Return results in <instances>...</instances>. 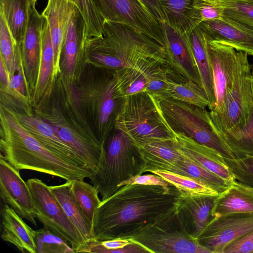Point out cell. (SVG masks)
I'll use <instances>...</instances> for the list:
<instances>
[{"instance_id":"7","label":"cell","mask_w":253,"mask_h":253,"mask_svg":"<svg viewBox=\"0 0 253 253\" xmlns=\"http://www.w3.org/2000/svg\"><path fill=\"white\" fill-rule=\"evenodd\" d=\"M26 182L31 192L35 216L43 227L65 240L75 253H85L88 244L68 217L49 186L36 178Z\"/></svg>"},{"instance_id":"26","label":"cell","mask_w":253,"mask_h":253,"mask_svg":"<svg viewBox=\"0 0 253 253\" xmlns=\"http://www.w3.org/2000/svg\"><path fill=\"white\" fill-rule=\"evenodd\" d=\"M35 4V2L30 3L26 29L20 46L30 69L35 67L41 55L42 31L46 20L38 12Z\"/></svg>"},{"instance_id":"20","label":"cell","mask_w":253,"mask_h":253,"mask_svg":"<svg viewBox=\"0 0 253 253\" xmlns=\"http://www.w3.org/2000/svg\"><path fill=\"white\" fill-rule=\"evenodd\" d=\"M73 3L68 0H48L41 13L48 23L54 52L53 72L58 69L62 45Z\"/></svg>"},{"instance_id":"39","label":"cell","mask_w":253,"mask_h":253,"mask_svg":"<svg viewBox=\"0 0 253 253\" xmlns=\"http://www.w3.org/2000/svg\"><path fill=\"white\" fill-rule=\"evenodd\" d=\"M35 243L38 253H75L65 240L44 227L36 230Z\"/></svg>"},{"instance_id":"51","label":"cell","mask_w":253,"mask_h":253,"mask_svg":"<svg viewBox=\"0 0 253 253\" xmlns=\"http://www.w3.org/2000/svg\"><path fill=\"white\" fill-rule=\"evenodd\" d=\"M252 79H253V64L252 65Z\"/></svg>"},{"instance_id":"10","label":"cell","mask_w":253,"mask_h":253,"mask_svg":"<svg viewBox=\"0 0 253 253\" xmlns=\"http://www.w3.org/2000/svg\"><path fill=\"white\" fill-rule=\"evenodd\" d=\"M105 19L126 25L154 39L164 47L162 25L140 0H91Z\"/></svg>"},{"instance_id":"14","label":"cell","mask_w":253,"mask_h":253,"mask_svg":"<svg viewBox=\"0 0 253 253\" xmlns=\"http://www.w3.org/2000/svg\"><path fill=\"white\" fill-rule=\"evenodd\" d=\"M161 24L164 47L172 71L184 81L190 80L202 85L187 34L180 33L166 22Z\"/></svg>"},{"instance_id":"30","label":"cell","mask_w":253,"mask_h":253,"mask_svg":"<svg viewBox=\"0 0 253 253\" xmlns=\"http://www.w3.org/2000/svg\"><path fill=\"white\" fill-rule=\"evenodd\" d=\"M181 153L182 155V159L171 172L201 181L219 193L233 185Z\"/></svg>"},{"instance_id":"5","label":"cell","mask_w":253,"mask_h":253,"mask_svg":"<svg viewBox=\"0 0 253 253\" xmlns=\"http://www.w3.org/2000/svg\"><path fill=\"white\" fill-rule=\"evenodd\" d=\"M105 158L100 169L89 178L104 200L119 189L118 184L143 173L144 162L133 141L124 132L117 131L105 147Z\"/></svg>"},{"instance_id":"3","label":"cell","mask_w":253,"mask_h":253,"mask_svg":"<svg viewBox=\"0 0 253 253\" xmlns=\"http://www.w3.org/2000/svg\"><path fill=\"white\" fill-rule=\"evenodd\" d=\"M15 135L1 141V154L15 169H29L56 176L66 181L89 178L94 171L54 154L38 140L13 115H6Z\"/></svg>"},{"instance_id":"23","label":"cell","mask_w":253,"mask_h":253,"mask_svg":"<svg viewBox=\"0 0 253 253\" xmlns=\"http://www.w3.org/2000/svg\"><path fill=\"white\" fill-rule=\"evenodd\" d=\"M194 59L199 73L202 85L209 100L208 108L212 110L215 105L213 73L208 50L207 38L199 25L187 33Z\"/></svg>"},{"instance_id":"22","label":"cell","mask_w":253,"mask_h":253,"mask_svg":"<svg viewBox=\"0 0 253 253\" xmlns=\"http://www.w3.org/2000/svg\"><path fill=\"white\" fill-rule=\"evenodd\" d=\"M20 122L38 140L54 154L74 163L87 166L76 152L59 138L51 125L28 116L21 117Z\"/></svg>"},{"instance_id":"6","label":"cell","mask_w":253,"mask_h":253,"mask_svg":"<svg viewBox=\"0 0 253 253\" xmlns=\"http://www.w3.org/2000/svg\"><path fill=\"white\" fill-rule=\"evenodd\" d=\"M159 102L164 118L174 133L184 135L211 147L224 157L235 158L206 108L172 98L161 100Z\"/></svg>"},{"instance_id":"31","label":"cell","mask_w":253,"mask_h":253,"mask_svg":"<svg viewBox=\"0 0 253 253\" xmlns=\"http://www.w3.org/2000/svg\"><path fill=\"white\" fill-rule=\"evenodd\" d=\"M151 172L160 176L174 186L181 196H217L220 194L211 187L193 178L168 170H154Z\"/></svg>"},{"instance_id":"4","label":"cell","mask_w":253,"mask_h":253,"mask_svg":"<svg viewBox=\"0 0 253 253\" xmlns=\"http://www.w3.org/2000/svg\"><path fill=\"white\" fill-rule=\"evenodd\" d=\"M115 127L126 133L134 143L174 137L162 114L159 100L147 92L122 99Z\"/></svg>"},{"instance_id":"21","label":"cell","mask_w":253,"mask_h":253,"mask_svg":"<svg viewBox=\"0 0 253 253\" xmlns=\"http://www.w3.org/2000/svg\"><path fill=\"white\" fill-rule=\"evenodd\" d=\"M163 64H168L152 61L137 67L115 70L114 73L115 97L123 99L146 92L150 77Z\"/></svg>"},{"instance_id":"48","label":"cell","mask_w":253,"mask_h":253,"mask_svg":"<svg viewBox=\"0 0 253 253\" xmlns=\"http://www.w3.org/2000/svg\"><path fill=\"white\" fill-rule=\"evenodd\" d=\"M0 78L2 83L6 86H8L10 81V75L7 70L2 57L0 59Z\"/></svg>"},{"instance_id":"44","label":"cell","mask_w":253,"mask_h":253,"mask_svg":"<svg viewBox=\"0 0 253 253\" xmlns=\"http://www.w3.org/2000/svg\"><path fill=\"white\" fill-rule=\"evenodd\" d=\"M128 184H143L150 185H159L166 190L169 191L173 187L170 183L163 179L160 176L154 174L137 175L125 180L118 184L120 188L123 186Z\"/></svg>"},{"instance_id":"9","label":"cell","mask_w":253,"mask_h":253,"mask_svg":"<svg viewBox=\"0 0 253 253\" xmlns=\"http://www.w3.org/2000/svg\"><path fill=\"white\" fill-rule=\"evenodd\" d=\"M150 253H211L184 229L177 211L171 217L128 239Z\"/></svg>"},{"instance_id":"33","label":"cell","mask_w":253,"mask_h":253,"mask_svg":"<svg viewBox=\"0 0 253 253\" xmlns=\"http://www.w3.org/2000/svg\"><path fill=\"white\" fill-rule=\"evenodd\" d=\"M71 190L84 216L93 227L95 213L101 201L98 189L84 180L76 179L72 181Z\"/></svg>"},{"instance_id":"38","label":"cell","mask_w":253,"mask_h":253,"mask_svg":"<svg viewBox=\"0 0 253 253\" xmlns=\"http://www.w3.org/2000/svg\"><path fill=\"white\" fill-rule=\"evenodd\" d=\"M144 248L128 239L117 238L104 241L94 240L88 245L85 253H142Z\"/></svg>"},{"instance_id":"24","label":"cell","mask_w":253,"mask_h":253,"mask_svg":"<svg viewBox=\"0 0 253 253\" xmlns=\"http://www.w3.org/2000/svg\"><path fill=\"white\" fill-rule=\"evenodd\" d=\"M88 39L85 21L81 12L73 3L69 24L62 45L65 68L71 75L81 48L86 43Z\"/></svg>"},{"instance_id":"17","label":"cell","mask_w":253,"mask_h":253,"mask_svg":"<svg viewBox=\"0 0 253 253\" xmlns=\"http://www.w3.org/2000/svg\"><path fill=\"white\" fill-rule=\"evenodd\" d=\"M217 196H180L178 215L184 229L192 237L198 239L211 219V210Z\"/></svg>"},{"instance_id":"34","label":"cell","mask_w":253,"mask_h":253,"mask_svg":"<svg viewBox=\"0 0 253 253\" xmlns=\"http://www.w3.org/2000/svg\"><path fill=\"white\" fill-rule=\"evenodd\" d=\"M220 8L223 17L253 29V3L238 0H205Z\"/></svg>"},{"instance_id":"41","label":"cell","mask_w":253,"mask_h":253,"mask_svg":"<svg viewBox=\"0 0 253 253\" xmlns=\"http://www.w3.org/2000/svg\"><path fill=\"white\" fill-rule=\"evenodd\" d=\"M0 48L7 70L11 73L16 57L20 52V46L13 38L3 15L0 13Z\"/></svg>"},{"instance_id":"27","label":"cell","mask_w":253,"mask_h":253,"mask_svg":"<svg viewBox=\"0 0 253 253\" xmlns=\"http://www.w3.org/2000/svg\"><path fill=\"white\" fill-rule=\"evenodd\" d=\"M239 213H253V197L233 185L216 197L211 216Z\"/></svg>"},{"instance_id":"16","label":"cell","mask_w":253,"mask_h":253,"mask_svg":"<svg viewBox=\"0 0 253 253\" xmlns=\"http://www.w3.org/2000/svg\"><path fill=\"white\" fill-rule=\"evenodd\" d=\"M174 135L176 146L181 153L233 185L234 176L220 153L184 135L174 133Z\"/></svg>"},{"instance_id":"1","label":"cell","mask_w":253,"mask_h":253,"mask_svg":"<svg viewBox=\"0 0 253 253\" xmlns=\"http://www.w3.org/2000/svg\"><path fill=\"white\" fill-rule=\"evenodd\" d=\"M180 194L159 185L128 184L101 200L94 218L95 240L129 239L146 228L172 216Z\"/></svg>"},{"instance_id":"42","label":"cell","mask_w":253,"mask_h":253,"mask_svg":"<svg viewBox=\"0 0 253 253\" xmlns=\"http://www.w3.org/2000/svg\"><path fill=\"white\" fill-rule=\"evenodd\" d=\"M224 159L234 176L235 182L253 188V156Z\"/></svg>"},{"instance_id":"2","label":"cell","mask_w":253,"mask_h":253,"mask_svg":"<svg viewBox=\"0 0 253 253\" xmlns=\"http://www.w3.org/2000/svg\"><path fill=\"white\" fill-rule=\"evenodd\" d=\"M91 58L109 68L137 67L152 61L168 64L165 48L154 39L126 25L105 21L102 37L88 38Z\"/></svg>"},{"instance_id":"29","label":"cell","mask_w":253,"mask_h":253,"mask_svg":"<svg viewBox=\"0 0 253 253\" xmlns=\"http://www.w3.org/2000/svg\"><path fill=\"white\" fill-rule=\"evenodd\" d=\"M166 22L181 34L190 32L194 0H160Z\"/></svg>"},{"instance_id":"13","label":"cell","mask_w":253,"mask_h":253,"mask_svg":"<svg viewBox=\"0 0 253 253\" xmlns=\"http://www.w3.org/2000/svg\"><path fill=\"white\" fill-rule=\"evenodd\" d=\"M0 195L5 204L9 205L23 218L37 226L34 205L30 189L15 169L0 155Z\"/></svg>"},{"instance_id":"53","label":"cell","mask_w":253,"mask_h":253,"mask_svg":"<svg viewBox=\"0 0 253 253\" xmlns=\"http://www.w3.org/2000/svg\"><path fill=\"white\" fill-rule=\"evenodd\" d=\"M30 0L31 2H36V1H37V0Z\"/></svg>"},{"instance_id":"40","label":"cell","mask_w":253,"mask_h":253,"mask_svg":"<svg viewBox=\"0 0 253 253\" xmlns=\"http://www.w3.org/2000/svg\"><path fill=\"white\" fill-rule=\"evenodd\" d=\"M54 52L49 27L45 20L42 31L41 66L38 79L40 88L44 87L53 68Z\"/></svg>"},{"instance_id":"28","label":"cell","mask_w":253,"mask_h":253,"mask_svg":"<svg viewBox=\"0 0 253 253\" xmlns=\"http://www.w3.org/2000/svg\"><path fill=\"white\" fill-rule=\"evenodd\" d=\"M31 2L30 0H0V13L19 46L25 33Z\"/></svg>"},{"instance_id":"25","label":"cell","mask_w":253,"mask_h":253,"mask_svg":"<svg viewBox=\"0 0 253 253\" xmlns=\"http://www.w3.org/2000/svg\"><path fill=\"white\" fill-rule=\"evenodd\" d=\"M72 181L49 186L66 214L88 244L94 241L93 227L84 216L71 190Z\"/></svg>"},{"instance_id":"52","label":"cell","mask_w":253,"mask_h":253,"mask_svg":"<svg viewBox=\"0 0 253 253\" xmlns=\"http://www.w3.org/2000/svg\"><path fill=\"white\" fill-rule=\"evenodd\" d=\"M252 91H253V79H252Z\"/></svg>"},{"instance_id":"15","label":"cell","mask_w":253,"mask_h":253,"mask_svg":"<svg viewBox=\"0 0 253 253\" xmlns=\"http://www.w3.org/2000/svg\"><path fill=\"white\" fill-rule=\"evenodd\" d=\"M199 26L212 41L253 56V29L222 17L206 21Z\"/></svg>"},{"instance_id":"43","label":"cell","mask_w":253,"mask_h":253,"mask_svg":"<svg viewBox=\"0 0 253 253\" xmlns=\"http://www.w3.org/2000/svg\"><path fill=\"white\" fill-rule=\"evenodd\" d=\"M223 17L222 10L205 0H194L191 17L192 29L204 21L220 19Z\"/></svg>"},{"instance_id":"37","label":"cell","mask_w":253,"mask_h":253,"mask_svg":"<svg viewBox=\"0 0 253 253\" xmlns=\"http://www.w3.org/2000/svg\"><path fill=\"white\" fill-rule=\"evenodd\" d=\"M78 8L84 17L86 26L88 38L102 37L105 19L91 0H68Z\"/></svg>"},{"instance_id":"32","label":"cell","mask_w":253,"mask_h":253,"mask_svg":"<svg viewBox=\"0 0 253 253\" xmlns=\"http://www.w3.org/2000/svg\"><path fill=\"white\" fill-rule=\"evenodd\" d=\"M169 84V98L201 108L209 106L208 96L202 85L190 80L171 81Z\"/></svg>"},{"instance_id":"49","label":"cell","mask_w":253,"mask_h":253,"mask_svg":"<svg viewBox=\"0 0 253 253\" xmlns=\"http://www.w3.org/2000/svg\"><path fill=\"white\" fill-rule=\"evenodd\" d=\"M233 185L240 190L245 192V193L253 197V188L245 186L236 182L234 183Z\"/></svg>"},{"instance_id":"8","label":"cell","mask_w":253,"mask_h":253,"mask_svg":"<svg viewBox=\"0 0 253 253\" xmlns=\"http://www.w3.org/2000/svg\"><path fill=\"white\" fill-rule=\"evenodd\" d=\"M248 54L237 52L232 86L225 95L220 133L231 134L245 127L253 111L252 66Z\"/></svg>"},{"instance_id":"36","label":"cell","mask_w":253,"mask_h":253,"mask_svg":"<svg viewBox=\"0 0 253 253\" xmlns=\"http://www.w3.org/2000/svg\"><path fill=\"white\" fill-rule=\"evenodd\" d=\"M122 99H117L115 95L114 76L105 86L101 96L98 113L100 125L105 130L109 129L115 120Z\"/></svg>"},{"instance_id":"18","label":"cell","mask_w":253,"mask_h":253,"mask_svg":"<svg viewBox=\"0 0 253 253\" xmlns=\"http://www.w3.org/2000/svg\"><path fill=\"white\" fill-rule=\"evenodd\" d=\"M174 137L135 143L144 162L143 173L158 170L171 171L177 166L182 155Z\"/></svg>"},{"instance_id":"46","label":"cell","mask_w":253,"mask_h":253,"mask_svg":"<svg viewBox=\"0 0 253 253\" xmlns=\"http://www.w3.org/2000/svg\"><path fill=\"white\" fill-rule=\"evenodd\" d=\"M9 87L18 95L25 96L26 95L25 89L23 76L19 68L17 58L15 61L14 67L10 74Z\"/></svg>"},{"instance_id":"45","label":"cell","mask_w":253,"mask_h":253,"mask_svg":"<svg viewBox=\"0 0 253 253\" xmlns=\"http://www.w3.org/2000/svg\"><path fill=\"white\" fill-rule=\"evenodd\" d=\"M223 253H253V230L229 244Z\"/></svg>"},{"instance_id":"11","label":"cell","mask_w":253,"mask_h":253,"mask_svg":"<svg viewBox=\"0 0 253 253\" xmlns=\"http://www.w3.org/2000/svg\"><path fill=\"white\" fill-rule=\"evenodd\" d=\"M207 38L215 97L214 108L209 112L215 126L220 132L225 95L227 89L232 85L237 51L231 46Z\"/></svg>"},{"instance_id":"35","label":"cell","mask_w":253,"mask_h":253,"mask_svg":"<svg viewBox=\"0 0 253 253\" xmlns=\"http://www.w3.org/2000/svg\"><path fill=\"white\" fill-rule=\"evenodd\" d=\"M221 135L235 158L253 156V111L247 125L241 130Z\"/></svg>"},{"instance_id":"19","label":"cell","mask_w":253,"mask_h":253,"mask_svg":"<svg viewBox=\"0 0 253 253\" xmlns=\"http://www.w3.org/2000/svg\"><path fill=\"white\" fill-rule=\"evenodd\" d=\"M1 239L8 242L23 253H37L33 230L9 205L1 210Z\"/></svg>"},{"instance_id":"50","label":"cell","mask_w":253,"mask_h":253,"mask_svg":"<svg viewBox=\"0 0 253 253\" xmlns=\"http://www.w3.org/2000/svg\"><path fill=\"white\" fill-rule=\"evenodd\" d=\"M253 3V0H238Z\"/></svg>"},{"instance_id":"47","label":"cell","mask_w":253,"mask_h":253,"mask_svg":"<svg viewBox=\"0 0 253 253\" xmlns=\"http://www.w3.org/2000/svg\"><path fill=\"white\" fill-rule=\"evenodd\" d=\"M140 0L161 23L166 22V18L160 0Z\"/></svg>"},{"instance_id":"12","label":"cell","mask_w":253,"mask_h":253,"mask_svg":"<svg viewBox=\"0 0 253 253\" xmlns=\"http://www.w3.org/2000/svg\"><path fill=\"white\" fill-rule=\"evenodd\" d=\"M253 230V213H239L213 217L198 238L211 253H223L231 243Z\"/></svg>"}]
</instances>
